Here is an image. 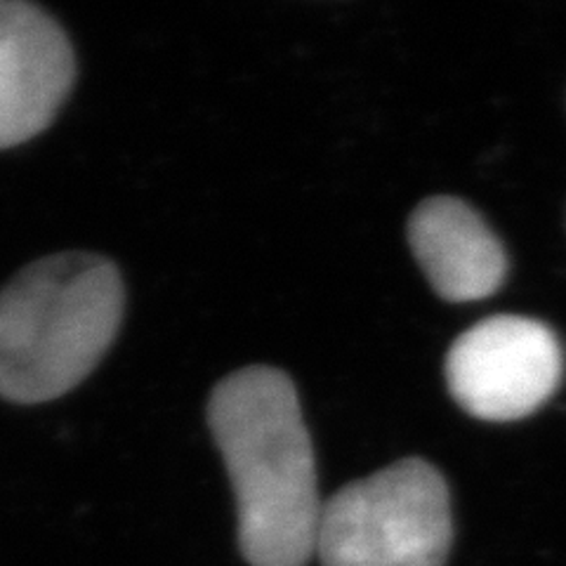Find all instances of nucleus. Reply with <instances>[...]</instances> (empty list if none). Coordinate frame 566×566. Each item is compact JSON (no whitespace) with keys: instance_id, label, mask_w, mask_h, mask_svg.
I'll return each instance as SVG.
<instances>
[{"instance_id":"f257e3e1","label":"nucleus","mask_w":566,"mask_h":566,"mask_svg":"<svg viewBox=\"0 0 566 566\" xmlns=\"http://www.w3.org/2000/svg\"><path fill=\"white\" fill-rule=\"evenodd\" d=\"M208 424L234 486L243 559L305 566L324 503L293 380L272 366L234 370L212 389Z\"/></svg>"},{"instance_id":"f03ea898","label":"nucleus","mask_w":566,"mask_h":566,"mask_svg":"<svg viewBox=\"0 0 566 566\" xmlns=\"http://www.w3.org/2000/svg\"><path fill=\"white\" fill-rule=\"evenodd\" d=\"M126 289L95 253L31 262L0 291V399L45 403L93 374L114 345Z\"/></svg>"},{"instance_id":"7ed1b4c3","label":"nucleus","mask_w":566,"mask_h":566,"mask_svg":"<svg viewBox=\"0 0 566 566\" xmlns=\"http://www.w3.org/2000/svg\"><path fill=\"white\" fill-rule=\"evenodd\" d=\"M453 543L449 484L422 458L352 482L324 503L322 566H444Z\"/></svg>"},{"instance_id":"20e7f679","label":"nucleus","mask_w":566,"mask_h":566,"mask_svg":"<svg viewBox=\"0 0 566 566\" xmlns=\"http://www.w3.org/2000/svg\"><path fill=\"white\" fill-rule=\"evenodd\" d=\"M564 349L551 326L499 314L465 331L447 357V385L458 406L489 422L522 420L555 395Z\"/></svg>"},{"instance_id":"39448f33","label":"nucleus","mask_w":566,"mask_h":566,"mask_svg":"<svg viewBox=\"0 0 566 566\" xmlns=\"http://www.w3.org/2000/svg\"><path fill=\"white\" fill-rule=\"evenodd\" d=\"M74 78V48L55 17L22 0H0V149L41 135Z\"/></svg>"},{"instance_id":"423d86ee","label":"nucleus","mask_w":566,"mask_h":566,"mask_svg":"<svg viewBox=\"0 0 566 566\" xmlns=\"http://www.w3.org/2000/svg\"><path fill=\"white\" fill-rule=\"evenodd\" d=\"M409 243L432 291L449 303L484 300L507 276L501 239L480 212L455 197L424 199L409 218Z\"/></svg>"}]
</instances>
